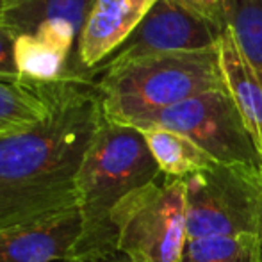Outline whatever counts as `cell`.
Here are the masks:
<instances>
[{
	"mask_svg": "<svg viewBox=\"0 0 262 262\" xmlns=\"http://www.w3.org/2000/svg\"><path fill=\"white\" fill-rule=\"evenodd\" d=\"M49 114L0 136V230L79 207L77 177L104 118L95 82L34 84Z\"/></svg>",
	"mask_w": 262,
	"mask_h": 262,
	"instance_id": "6da1fadb",
	"label": "cell"
},
{
	"mask_svg": "<svg viewBox=\"0 0 262 262\" xmlns=\"http://www.w3.org/2000/svg\"><path fill=\"white\" fill-rule=\"evenodd\" d=\"M141 130L104 116L77 177L82 228L66 262L116 253L111 214L134 189L161 179Z\"/></svg>",
	"mask_w": 262,
	"mask_h": 262,
	"instance_id": "7a4b0ae2",
	"label": "cell"
},
{
	"mask_svg": "<svg viewBox=\"0 0 262 262\" xmlns=\"http://www.w3.org/2000/svg\"><path fill=\"white\" fill-rule=\"evenodd\" d=\"M104 116L128 125L184 100L227 88L220 45L198 52L159 54L95 72Z\"/></svg>",
	"mask_w": 262,
	"mask_h": 262,
	"instance_id": "3957f363",
	"label": "cell"
},
{
	"mask_svg": "<svg viewBox=\"0 0 262 262\" xmlns=\"http://www.w3.org/2000/svg\"><path fill=\"white\" fill-rule=\"evenodd\" d=\"M116 250L128 262H177L187 241L186 184L156 180L128 193L111 214Z\"/></svg>",
	"mask_w": 262,
	"mask_h": 262,
	"instance_id": "277c9868",
	"label": "cell"
},
{
	"mask_svg": "<svg viewBox=\"0 0 262 262\" xmlns=\"http://www.w3.org/2000/svg\"><path fill=\"white\" fill-rule=\"evenodd\" d=\"M187 239L253 235L262 239V169L214 162L184 179Z\"/></svg>",
	"mask_w": 262,
	"mask_h": 262,
	"instance_id": "5b68a950",
	"label": "cell"
},
{
	"mask_svg": "<svg viewBox=\"0 0 262 262\" xmlns=\"http://www.w3.org/2000/svg\"><path fill=\"white\" fill-rule=\"evenodd\" d=\"M128 125L139 130L161 127L179 132L217 164L262 169V157L228 88L196 95L168 109L138 118Z\"/></svg>",
	"mask_w": 262,
	"mask_h": 262,
	"instance_id": "8992f818",
	"label": "cell"
},
{
	"mask_svg": "<svg viewBox=\"0 0 262 262\" xmlns=\"http://www.w3.org/2000/svg\"><path fill=\"white\" fill-rule=\"evenodd\" d=\"M227 29L184 7L177 0H157L130 38L91 72L159 54L198 52L220 45Z\"/></svg>",
	"mask_w": 262,
	"mask_h": 262,
	"instance_id": "52a82bcc",
	"label": "cell"
},
{
	"mask_svg": "<svg viewBox=\"0 0 262 262\" xmlns=\"http://www.w3.org/2000/svg\"><path fill=\"white\" fill-rule=\"evenodd\" d=\"M79 34L68 25H43L34 34L16 38L14 59L21 84L59 80L93 82L79 61Z\"/></svg>",
	"mask_w": 262,
	"mask_h": 262,
	"instance_id": "ba28073f",
	"label": "cell"
},
{
	"mask_svg": "<svg viewBox=\"0 0 262 262\" xmlns=\"http://www.w3.org/2000/svg\"><path fill=\"white\" fill-rule=\"evenodd\" d=\"M156 2L157 0H95L79 41L80 66L90 77L97 66L105 62L130 38Z\"/></svg>",
	"mask_w": 262,
	"mask_h": 262,
	"instance_id": "9c48e42d",
	"label": "cell"
},
{
	"mask_svg": "<svg viewBox=\"0 0 262 262\" xmlns=\"http://www.w3.org/2000/svg\"><path fill=\"white\" fill-rule=\"evenodd\" d=\"M79 207L49 220L0 230V262H66L80 235Z\"/></svg>",
	"mask_w": 262,
	"mask_h": 262,
	"instance_id": "30bf717a",
	"label": "cell"
},
{
	"mask_svg": "<svg viewBox=\"0 0 262 262\" xmlns=\"http://www.w3.org/2000/svg\"><path fill=\"white\" fill-rule=\"evenodd\" d=\"M93 4L95 0H6L0 24L16 36L34 34L43 25H68L80 38Z\"/></svg>",
	"mask_w": 262,
	"mask_h": 262,
	"instance_id": "8fae6325",
	"label": "cell"
},
{
	"mask_svg": "<svg viewBox=\"0 0 262 262\" xmlns=\"http://www.w3.org/2000/svg\"><path fill=\"white\" fill-rule=\"evenodd\" d=\"M220 57L227 88L262 157V82L239 52L228 29L220 41Z\"/></svg>",
	"mask_w": 262,
	"mask_h": 262,
	"instance_id": "7c38bea8",
	"label": "cell"
},
{
	"mask_svg": "<svg viewBox=\"0 0 262 262\" xmlns=\"http://www.w3.org/2000/svg\"><path fill=\"white\" fill-rule=\"evenodd\" d=\"M139 130V128H138ZM150 152L161 168V173L168 179H187L189 175L200 173L214 164L212 157L207 156L189 138L179 132L161 127L143 128Z\"/></svg>",
	"mask_w": 262,
	"mask_h": 262,
	"instance_id": "4fadbf2b",
	"label": "cell"
},
{
	"mask_svg": "<svg viewBox=\"0 0 262 262\" xmlns=\"http://www.w3.org/2000/svg\"><path fill=\"white\" fill-rule=\"evenodd\" d=\"M49 114V102L38 86L0 80V136L32 127Z\"/></svg>",
	"mask_w": 262,
	"mask_h": 262,
	"instance_id": "5bb4252c",
	"label": "cell"
},
{
	"mask_svg": "<svg viewBox=\"0 0 262 262\" xmlns=\"http://www.w3.org/2000/svg\"><path fill=\"white\" fill-rule=\"evenodd\" d=\"M177 262H262V239L253 235L187 239Z\"/></svg>",
	"mask_w": 262,
	"mask_h": 262,
	"instance_id": "9a60e30c",
	"label": "cell"
},
{
	"mask_svg": "<svg viewBox=\"0 0 262 262\" xmlns=\"http://www.w3.org/2000/svg\"><path fill=\"white\" fill-rule=\"evenodd\" d=\"M228 31L245 61L262 82V0H234Z\"/></svg>",
	"mask_w": 262,
	"mask_h": 262,
	"instance_id": "2e32d148",
	"label": "cell"
},
{
	"mask_svg": "<svg viewBox=\"0 0 262 262\" xmlns=\"http://www.w3.org/2000/svg\"><path fill=\"white\" fill-rule=\"evenodd\" d=\"M184 7L194 11L200 16L207 18L212 24L228 29V16H230L232 2L234 0H177Z\"/></svg>",
	"mask_w": 262,
	"mask_h": 262,
	"instance_id": "e0dca14e",
	"label": "cell"
},
{
	"mask_svg": "<svg viewBox=\"0 0 262 262\" xmlns=\"http://www.w3.org/2000/svg\"><path fill=\"white\" fill-rule=\"evenodd\" d=\"M16 38L18 36L11 29L0 24V80L6 82H20V73L14 59Z\"/></svg>",
	"mask_w": 262,
	"mask_h": 262,
	"instance_id": "ac0fdd59",
	"label": "cell"
},
{
	"mask_svg": "<svg viewBox=\"0 0 262 262\" xmlns=\"http://www.w3.org/2000/svg\"><path fill=\"white\" fill-rule=\"evenodd\" d=\"M77 262H128L121 253H111V255L97 257V259H88V260H77Z\"/></svg>",
	"mask_w": 262,
	"mask_h": 262,
	"instance_id": "d6986e66",
	"label": "cell"
},
{
	"mask_svg": "<svg viewBox=\"0 0 262 262\" xmlns=\"http://www.w3.org/2000/svg\"><path fill=\"white\" fill-rule=\"evenodd\" d=\"M4 2H6V0H0V11H2V6H4Z\"/></svg>",
	"mask_w": 262,
	"mask_h": 262,
	"instance_id": "ffe728a7",
	"label": "cell"
}]
</instances>
